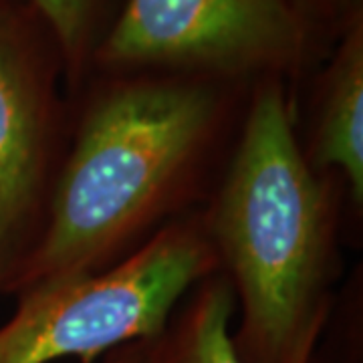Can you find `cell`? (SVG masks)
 <instances>
[{
	"instance_id": "6da1fadb",
	"label": "cell",
	"mask_w": 363,
	"mask_h": 363,
	"mask_svg": "<svg viewBox=\"0 0 363 363\" xmlns=\"http://www.w3.org/2000/svg\"><path fill=\"white\" fill-rule=\"evenodd\" d=\"M214 234L242 301L233 335L242 363H291L315 350L325 323L327 208L279 83L250 105Z\"/></svg>"
},
{
	"instance_id": "7a4b0ae2",
	"label": "cell",
	"mask_w": 363,
	"mask_h": 363,
	"mask_svg": "<svg viewBox=\"0 0 363 363\" xmlns=\"http://www.w3.org/2000/svg\"><path fill=\"white\" fill-rule=\"evenodd\" d=\"M214 111L216 97L200 83L138 81L109 91L81 128L47 230L6 289L95 271L160 204Z\"/></svg>"
},
{
	"instance_id": "3957f363",
	"label": "cell",
	"mask_w": 363,
	"mask_h": 363,
	"mask_svg": "<svg viewBox=\"0 0 363 363\" xmlns=\"http://www.w3.org/2000/svg\"><path fill=\"white\" fill-rule=\"evenodd\" d=\"M210 264L204 238L194 228L172 226L107 271L28 286L0 327V363H91L152 341Z\"/></svg>"
},
{
	"instance_id": "277c9868",
	"label": "cell",
	"mask_w": 363,
	"mask_h": 363,
	"mask_svg": "<svg viewBox=\"0 0 363 363\" xmlns=\"http://www.w3.org/2000/svg\"><path fill=\"white\" fill-rule=\"evenodd\" d=\"M303 40L289 0H128L99 57L116 67L250 73L293 63Z\"/></svg>"
},
{
	"instance_id": "5b68a950",
	"label": "cell",
	"mask_w": 363,
	"mask_h": 363,
	"mask_svg": "<svg viewBox=\"0 0 363 363\" xmlns=\"http://www.w3.org/2000/svg\"><path fill=\"white\" fill-rule=\"evenodd\" d=\"M45 89L33 52L0 14V289L33 216L43 178Z\"/></svg>"
},
{
	"instance_id": "8992f818",
	"label": "cell",
	"mask_w": 363,
	"mask_h": 363,
	"mask_svg": "<svg viewBox=\"0 0 363 363\" xmlns=\"http://www.w3.org/2000/svg\"><path fill=\"white\" fill-rule=\"evenodd\" d=\"M315 168H337L353 202L363 200V30L351 26L327 73L313 150Z\"/></svg>"
},
{
	"instance_id": "52a82bcc",
	"label": "cell",
	"mask_w": 363,
	"mask_h": 363,
	"mask_svg": "<svg viewBox=\"0 0 363 363\" xmlns=\"http://www.w3.org/2000/svg\"><path fill=\"white\" fill-rule=\"evenodd\" d=\"M230 283L212 281L198 291L174 323L143 343L140 363H242L233 343ZM313 351L291 363H311Z\"/></svg>"
},
{
	"instance_id": "ba28073f",
	"label": "cell",
	"mask_w": 363,
	"mask_h": 363,
	"mask_svg": "<svg viewBox=\"0 0 363 363\" xmlns=\"http://www.w3.org/2000/svg\"><path fill=\"white\" fill-rule=\"evenodd\" d=\"M51 25L69 61H77L87 49L95 13V0H33Z\"/></svg>"
},
{
	"instance_id": "9c48e42d",
	"label": "cell",
	"mask_w": 363,
	"mask_h": 363,
	"mask_svg": "<svg viewBox=\"0 0 363 363\" xmlns=\"http://www.w3.org/2000/svg\"><path fill=\"white\" fill-rule=\"evenodd\" d=\"M145 343V341H143ZM143 343H133V345H125L113 351V355L105 363H140L142 359Z\"/></svg>"
}]
</instances>
